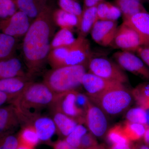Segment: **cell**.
<instances>
[{"label":"cell","instance_id":"1","mask_svg":"<svg viewBox=\"0 0 149 149\" xmlns=\"http://www.w3.org/2000/svg\"><path fill=\"white\" fill-rule=\"evenodd\" d=\"M54 10L49 5L31 23L22 46L27 72L33 77L42 70L51 51V43L55 34Z\"/></svg>","mask_w":149,"mask_h":149},{"label":"cell","instance_id":"2","mask_svg":"<svg viewBox=\"0 0 149 149\" xmlns=\"http://www.w3.org/2000/svg\"><path fill=\"white\" fill-rule=\"evenodd\" d=\"M56 94L44 83H29L15 99L13 103L19 113H40L45 109L50 108Z\"/></svg>","mask_w":149,"mask_h":149},{"label":"cell","instance_id":"3","mask_svg":"<svg viewBox=\"0 0 149 149\" xmlns=\"http://www.w3.org/2000/svg\"><path fill=\"white\" fill-rule=\"evenodd\" d=\"M88 67V65H79L52 69L46 72L43 82L56 94L77 91L82 85Z\"/></svg>","mask_w":149,"mask_h":149},{"label":"cell","instance_id":"4","mask_svg":"<svg viewBox=\"0 0 149 149\" xmlns=\"http://www.w3.org/2000/svg\"><path fill=\"white\" fill-rule=\"evenodd\" d=\"M89 98L106 114L112 116L125 111L129 108L134 100L132 93L124 85Z\"/></svg>","mask_w":149,"mask_h":149},{"label":"cell","instance_id":"5","mask_svg":"<svg viewBox=\"0 0 149 149\" xmlns=\"http://www.w3.org/2000/svg\"><path fill=\"white\" fill-rule=\"evenodd\" d=\"M89 72L103 78L125 84L128 78L124 70L116 63L103 57L91 58L88 65Z\"/></svg>","mask_w":149,"mask_h":149},{"label":"cell","instance_id":"6","mask_svg":"<svg viewBox=\"0 0 149 149\" xmlns=\"http://www.w3.org/2000/svg\"><path fill=\"white\" fill-rule=\"evenodd\" d=\"M18 113L21 126L29 125L33 126L40 141L46 142L49 141L57 132L53 119L50 116L42 115L40 113L21 114L18 112Z\"/></svg>","mask_w":149,"mask_h":149},{"label":"cell","instance_id":"7","mask_svg":"<svg viewBox=\"0 0 149 149\" xmlns=\"http://www.w3.org/2000/svg\"><path fill=\"white\" fill-rule=\"evenodd\" d=\"M77 91L56 94L54 100L49 109L55 110L77 120L79 123H85V113L77 107L76 103Z\"/></svg>","mask_w":149,"mask_h":149},{"label":"cell","instance_id":"8","mask_svg":"<svg viewBox=\"0 0 149 149\" xmlns=\"http://www.w3.org/2000/svg\"><path fill=\"white\" fill-rule=\"evenodd\" d=\"M116 63L123 70L143 80L149 81V69L144 62L133 52L118 51L113 54Z\"/></svg>","mask_w":149,"mask_h":149},{"label":"cell","instance_id":"9","mask_svg":"<svg viewBox=\"0 0 149 149\" xmlns=\"http://www.w3.org/2000/svg\"><path fill=\"white\" fill-rule=\"evenodd\" d=\"M32 22L27 15L17 10L7 18L0 19V32L18 39L24 37Z\"/></svg>","mask_w":149,"mask_h":149},{"label":"cell","instance_id":"10","mask_svg":"<svg viewBox=\"0 0 149 149\" xmlns=\"http://www.w3.org/2000/svg\"><path fill=\"white\" fill-rule=\"evenodd\" d=\"M91 45L86 37L78 36L69 46L64 67L88 65L91 58Z\"/></svg>","mask_w":149,"mask_h":149},{"label":"cell","instance_id":"11","mask_svg":"<svg viewBox=\"0 0 149 149\" xmlns=\"http://www.w3.org/2000/svg\"><path fill=\"white\" fill-rule=\"evenodd\" d=\"M85 124L90 132L96 137L104 136L108 131L106 114L91 101L85 113Z\"/></svg>","mask_w":149,"mask_h":149},{"label":"cell","instance_id":"12","mask_svg":"<svg viewBox=\"0 0 149 149\" xmlns=\"http://www.w3.org/2000/svg\"><path fill=\"white\" fill-rule=\"evenodd\" d=\"M113 46L122 51L136 52L141 46V40L136 31L125 22L118 27Z\"/></svg>","mask_w":149,"mask_h":149},{"label":"cell","instance_id":"13","mask_svg":"<svg viewBox=\"0 0 149 149\" xmlns=\"http://www.w3.org/2000/svg\"><path fill=\"white\" fill-rule=\"evenodd\" d=\"M123 85L120 82L103 78L90 72L85 73L82 80V86L89 97L97 95L112 88Z\"/></svg>","mask_w":149,"mask_h":149},{"label":"cell","instance_id":"14","mask_svg":"<svg viewBox=\"0 0 149 149\" xmlns=\"http://www.w3.org/2000/svg\"><path fill=\"white\" fill-rule=\"evenodd\" d=\"M118 27L117 21L98 20L91 29V37L100 45L113 46Z\"/></svg>","mask_w":149,"mask_h":149},{"label":"cell","instance_id":"15","mask_svg":"<svg viewBox=\"0 0 149 149\" xmlns=\"http://www.w3.org/2000/svg\"><path fill=\"white\" fill-rule=\"evenodd\" d=\"M20 126L18 111L13 104L0 107V136L14 133Z\"/></svg>","mask_w":149,"mask_h":149},{"label":"cell","instance_id":"16","mask_svg":"<svg viewBox=\"0 0 149 149\" xmlns=\"http://www.w3.org/2000/svg\"><path fill=\"white\" fill-rule=\"evenodd\" d=\"M123 22L133 28L139 35L141 46L149 47V13L136 14L129 18L123 19Z\"/></svg>","mask_w":149,"mask_h":149},{"label":"cell","instance_id":"17","mask_svg":"<svg viewBox=\"0 0 149 149\" xmlns=\"http://www.w3.org/2000/svg\"><path fill=\"white\" fill-rule=\"evenodd\" d=\"M16 77H31L19 58L15 56L0 61V79Z\"/></svg>","mask_w":149,"mask_h":149},{"label":"cell","instance_id":"18","mask_svg":"<svg viewBox=\"0 0 149 149\" xmlns=\"http://www.w3.org/2000/svg\"><path fill=\"white\" fill-rule=\"evenodd\" d=\"M32 77H16L0 79V91L17 97L32 82Z\"/></svg>","mask_w":149,"mask_h":149},{"label":"cell","instance_id":"19","mask_svg":"<svg viewBox=\"0 0 149 149\" xmlns=\"http://www.w3.org/2000/svg\"><path fill=\"white\" fill-rule=\"evenodd\" d=\"M51 116L56 127L57 132L65 138L73 131L78 121L61 112L50 109Z\"/></svg>","mask_w":149,"mask_h":149},{"label":"cell","instance_id":"20","mask_svg":"<svg viewBox=\"0 0 149 149\" xmlns=\"http://www.w3.org/2000/svg\"><path fill=\"white\" fill-rule=\"evenodd\" d=\"M48 0H16L17 10L27 15L29 18L35 19L47 5Z\"/></svg>","mask_w":149,"mask_h":149},{"label":"cell","instance_id":"21","mask_svg":"<svg viewBox=\"0 0 149 149\" xmlns=\"http://www.w3.org/2000/svg\"><path fill=\"white\" fill-rule=\"evenodd\" d=\"M98 20L97 6L83 10L81 20L77 27L79 31V36L86 37L91 32L94 24Z\"/></svg>","mask_w":149,"mask_h":149},{"label":"cell","instance_id":"22","mask_svg":"<svg viewBox=\"0 0 149 149\" xmlns=\"http://www.w3.org/2000/svg\"><path fill=\"white\" fill-rule=\"evenodd\" d=\"M115 2L122 14L123 20L136 14L147 12L141 0H115Z\"/></svg>","mask_w":149,"mask_h":149},{"label":"cell","instance_id":"23","mask_svg":"<svg viewBox=\"0 0 149 149\" xmlns=\"http://www.w3.org/2000/svg\"><path fill=\"white\" fill-rule=\"evenodd\" d=\"M53 17L56 25L61 29H67L72 31L75 27L77 28L79 25L77 17L60 8L54 10Z\"/></svg>","mask_w":149,"mask_h":149},{"label":"cell","instance_id":"24","mask_svg":"<svg viewBox=\"0 0 149 149\" xmlns=\"http://www.w3.org/2000/svg\"><path fill=\"white\" fill-rule=\"evenodd\" d=\"M17 39L0 32V61L15 56Z\"/></svg>","mask_w":149,"mask_h":149},{"label":"cell","instance_id":"25","mask_svg":"<svg viewBox=\"0 0 149 149\" xmlns=\"http://www.w3.org/2000/svg\"><path fill=\"white\" fill-rule=\"evenodd\" d=\"M97 9L99 20L116 21L121 15L118 7L104 1L99 3Z\"/></svg>","mask_w":149,"mask_h":149},{"label":"cell","instance_id":"26","mask_svg":"<svg viewBox=\"0 0 149 149\" xmlns=\"http://www.w3.org/2000/svg\"><path fill=\"white\" fill-rule=\"evenodd\" d=\"M17 136L19 143L34 148L40 142L36 130L31 125H22Z\"/></svg>","mask_w":149,"mask_h":149},{"label":"cell","instance_id":"27","mask_svg":"<svg viewBox=\"0 0 149 149\" xmlns=\"http://www.w3.org/2000/svg\"><path fill=\"white\" fill-rule=\"evenodd\" d=\"M122 126L126 137L131 142L139 141L143 139L147 129L145 125L126 120L122 124Z\"/></svg>","mask_w":149,"mask_h":149},{"label":"cell","instance_id":"28","mask_svg":"<svg viewBox=\"0 0 149 149\" xmlns=\"http://www.w3.org/2000/svg\"><path fill=\"white\" fill-rule=\"evenodd\" d=\"M131 93L139 106L149 110V82L139 84Z\"/></svg>","mask_w":149,"mask_h":149},{"label":"cell","instance_id":"29","mask_svg":"<svg viewBox=\"0 0 149 149\" xmlns=\"http://www.w3.org/2000/svg\"><path fill=\"white\" fill-rule=\"evenodd\" d=\"M76 40L72 31L61 29L54 35L51 43V50L55 48L70 45Z\"/></svg>","mask_w":149,"mask_h":149},{"label":"cell","instance_id":"30","mask_svg":"<svg viewBox=\"0 0 149 149\" xmlns=\"http://www.w3.org/2000/svg\"><path fill=\"white\" fill-rule=\"evenodd\" d=\"M126 121L133 123H139L148 128L149 116L148 111L141 107L130 109L125 115Z\"/></svg>","mask_w":149,"mask_h":149},{"label":"cell","instance_id":"31","mask_svg":"<svg viewBox=\"0 0 149 149\" xmlns=\"http://www.w3.org/2000/svg\"><path fill=\"white\" fill-rule=\"evenodd\" d=\"M106 133L107 139L112 145L131 142L126 137L123 128L122 124H116L110 128Z\"/></svg>","mask_w":149,"mask_h":149},{"label":"cell","instance_id":"32","mask_svg":"<svg viewBox=\"0 0 149 149\" xmlns=\"http://www.w3.org/2000/svg\"><path fill=\"white\" fill-rule=\"evenodd\" d=\"M58 4L60 8L77 17L79 20V25L83 14V9L78 2L76 0H58Z\"/></svg>","mask_w":149,"mask_h":149},{"label":"cell","instance_id":"33","mask_svg":"<svg viewBox=\"0 0 149 149\" xmlns=\"http://www.w3.org/2000/svg\"><path fill=\"white\" fill-rule=\"evenodd\" d=\"M87 129L83 123H78L73 131L65 138V140L71 146L80 148L81 139L88 132Z\"/></svg>","mask_w":149,"mask_h":149},{"label":"cell","instance_id":"34","mask_svg":"<svg viewBox=\"0 0 149 149\" xmlns=\"http://www.w3.org/2000/svg\"><path fill=\"white\" fill-rule=\"evenodd\" d=\"M18 10L15 3L11 0H0V19L7 18Z\"/></svg>","mask_w":149,"mask_h":149},{"label":"cell","instance_id":"35","mask_svg":"<svg viewBox=\"0 0 149 149\" xmlns=\"http://www.w3.org/2000/svg\"><path fill=\"white\" fill-rule=\"evenodd\" d=\"M19 144L18 136L14 133L0 136V149H16Z\"/></svg>","mask_w":149,"mask_h":149},{"label":"cell","instance_id":"36","mask_svg":"<svg viewBox=\"0 0 149 149\" xmlns=\"http://www.w3.org/2000/svg\"><path fill=\"white\" fill-rule=\"evenodd\" d=\"M98 145L95 136L90 132H87L81 139L80 148L81 149H88Z\"/></svg>","mask_w":149,"mask_h":149},{"label":"cell","instance_id":"37","mask_svg":"<svg viewBox=\"0 0 149 149\" xmlns=\"http://www.w3.org/2000/svg\"><path fill=\"white\" fill-rule=\"evenodd\" d=\"M91 100L87 95L77 91L76 96V103L77 107L86 113Z\"/></svg>","mask_w":149,"mask_h":149},{"label":"cell","instance_id":"38","mask_svg":"<svg viewBox=\"0 0 149 149\" xmlns=\"http://www.w3.org/2000/svg\"><path fill=\"white\" fill-rule=\"evenodd\" d=\"M136 52L149 69V47L141 46Z\"/></svg>","mask_w":149,"mask_h":149},{"label":"cell","instance_id":"39","mask_svg":"<svg viewBox=\"0 0 149 149\" xmlns=\"http://www.w3.org/2000/svg\"><path fill=\"white\" fill-rule=\"evenodd\" d=\"M17 97L0 91V107L13 104Z\"/></svg>","mask_w":149,"mask_h":149},{"label":"cell","instance_id":"40","mask_svg":"<svg viewBox=\"0 0 149 149\" xmlns=\"http://www.w3.org/2000/svg\"><path fill=\"white\" fill-rule=\"evenodd\" d=\"M54 149H81L80 148H74L70 145L65 140L57 141L53 145Z\"/></svg>","mask_w":149,"mask_h":149},{"label":"cell","instance_id":"41","mask_svg":"<svg viewBox=\"0 0 149 149\" xmlns=\"http://www.w3.org/2000/svg\"><path fill=\"white\" fill-rule=\"evenodd\" d=\"M134 144L133 142L127 143L117 144L112 145L110 149H134Z\"/></svg>","mask_w":149,"mask_h":149},{"label":"cell","instance_id":"42","mask_svg":"<svg viewBox=\"0 0 149 149\" xmlns=\"http://www.w3.org/2000/svg\"><path fill=\"white\" fill-rule=\"evenodd\" d=\"M104 0H84L83 10L93 7L97 6L99 3Z\"/></svg>","mask_w":149,"mask_h":149},{"label":"cell","instance_id":"43","mask_svg":"<svg viewBox=\"0 0 149 149\" xmlns=\"http://www.w3.org/2000/svg\"><path fill=\"white\" fill-rule=\"evenodd\" d=\"M134 149H149V146L144 143H138L134 145Z\"/></svg>","mask_w":149,"mask_h":149},{"label":"cell","instance_id":"44","mask_svg":"<svg viewBox=\"0 0 149 149\" xmlns=\"http://www.w3.org/2000/svg\"><path fill=\"white\" fill-rule=\"evenodd\" d=\"M143 139L144 143L149 146V127L146 129Z\"/></svg>","mask_w":149,"mask_h":149},{"label":"cell","instance_id":"45","mask_svg":"<svg viewBox=\"0 0 149 149\" xmlns=\"http://www.w3.org/2000/svg\"><path fill=\"white\" fill-rule=\"evenodd\" d=\"M16 149H35V148L23 145V144L19 143Z\"/></svg>","mask_w":149,"mask_h":149},{"label":"cell","instance_id":"46","mask_svg":"<svg viewBox=\"0 0 149 149\" xmlns=\"http://www.w3.org/2000/svg\"><path fill=\"white\" fill-rule=\"evenodd\" d=\"M88 149H107L104 147L103 146H101V145H97L96 146L93 147V148H91Z\"/></svg>","mask_w":149,"mask_h":149},{"label":"cell","instance_id":"47","mask_svg":"<svg viewBox=\"0 0 149 149\" xmlns=\"http://www.w3.org/2000/svg\"><path fill=\"white\" fill-rule=\"evenodd\" d=\"M11 1H14L15 2V1H16V0H11Z\"/></svg>","mask_w":149,"mask_h":149},{"label":"cell","instance_id":"48","mask_svg":"<svg viewBox=\"0 0 149 149\" xmlns=\"http://www.w3.org/2000/svg\"><path fill=\"white\" fill-rule=\"evenodd\" d=\"M146 1H147L149 3V0H146Z\"/></svg>","mask_w":149,"mask_h":149}]
</instances>
